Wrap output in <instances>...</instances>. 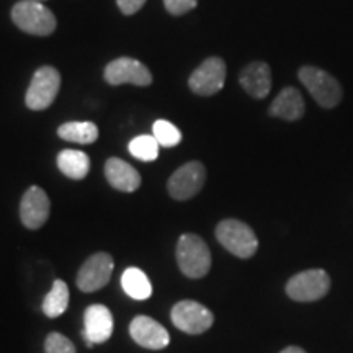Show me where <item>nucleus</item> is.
Masks as SVG:
<instances>
[{"instance_id": "12", "label": "nucleus", "mask_w": 353, "mask_h": 353, "mask_svg": "<svg viewBox=\"0 0 353 353\" xmlns=\"http://www.w3.org/2000/svg\"><path fill=\"white\" fill-rule=\"evenodd\" d=\"M114 321L110 309L103 304H92L83 314L82 337L87 347L92 348L95 343H105L113 335Z\"/></svg>"}, {"instance_id": "25", "label": "nucleus", "mask_w": 353, "mask_h": 353, "mask_svg": "<svg viewBox=\"0 0 353 353\" xmlns=\"http://www.w3.org/2000/svg\"><path fill=\"white\" fill-rule=\"evenodd\" d=\"M198 0H164V6L170 15L180 17L192 12L196 7Z\"/></svg>"}, {"instance_id": "16", "label": "nucleus", "mask_w": 353, "mask_h": 353, "mask_svg": "<svg viewBox=\"0 0 353 353\" xmlns=\"http://www.w3.org/2000/svg\"><path fill=\"white\" fill-rule=\"evenodd\" d=\"M304 112H306V103H304L301 92L294 87H285L268 108L270 117L280 118L285 121L301 120Z\"/></svg>"}, {"instance_id": "18", "label": "nucleus", "mask_w": 353, "mask_h": 353, "mask_svg": "<svg viewBox=\"0 0 353 353\" xmlns=\"http://www.w3.org/2000/svg\"><path fill=\"white\" fill-rule=\"evenodd\" d=\"M57 167L65 176L72 180H82L90 170V159L85 152L64 149L57 154Z\"/></svg>"}, {"instance_id": "10", "label": "nucleus", "mask_w": 353, "mask_h": 353, "mask_svg": "<svg viewBox=\"0 0 353 353\" xmlns=\"http://www.w3.org/2000/svg\"><path fill=\"white\" fill-rule=\"evenodd\" d=\"M114 263L107 252H97L88 257L77 273V286L83 293H94L108 285Z\"/></svg>"}, {"instance_id": "4", "label": "nucleus", "mask_w": 353, "mask_h": 353, "mask_svg": "<svg viewBox=\"0 0 353 353\" xmlns=\"http://www.w3.org/2000/svg\"><path fill=\"white\" fill-rule=\"evenodd\" d=\"M216 239L239 259H250L259 249V239L252 228L239 219L221 221L216 226Z\"/></svg>"}, {"instance_id": "13", "label": "nucleus", "mask_w": 353, "mask_h": 353, "mask_svg": "<svg viewBox=\"0 0 353 353\" xmlns=\"http://www.w3.org/2000/svg\"><path fill=\"white\" fill-rule=\"evenodd\" d=\"M51 201L41 187H30L20 201V219L25 228L39 229L50 218Z\"/></svg>"}, {"instance_id": "27", "label": "nucleus", "mask_w": 353, "mask_h": 353, "mask_svg": "<svg viewBox=\"0 0 353 353\" xmlns=\"http://www.w3.org/2000/svg\"><path fill=\"white\" fill-rule=\"evenodd\" d=\"M280 353H306V352H304L301 347H294V345H291V347H286L285 350H281Z\"/></svg>"}, {"instance_id": "11", "label": "nucleus", "mask_w": 353, "mask_h": 353, "mask_svg": "<svg viewBox=\"0 0 353 353\" xmlns=\"http://www.w3.org/2000/svg\"><path fill=\"white\" fill-rule=\"evenodd\" d=\"M103 76L110 85L132 83V85L148 87L152 83L151 70L132 57H118V59L112 61L105 68Z\"/></svg>"}, {"instance_id": "17", "label": "nucleus", "mask_w": 353, "mask_h": 353, "mask_svg": "<svg viewBox=\"0 0 353 353\" xmlns=\"http://www.w3.org/2000/svg\"><path fill=\"white\" fill-rule=\"evenodd\" d=\"M105 176L118 192L131 193L141 187V175L134 167L118 157H110L105 164Z\"/></svg>"}, {"instance_id": "9", "label": "nucleus", "mask_w": 353, "mask_h": 353, "mask_svg": "<svg viewBox=\"0 0 353 353\" xmlns=\"http://www.w3.org/2000/svg\"><path fill=\"white\" fill-rule=\"evenodd\" d=\"M206 182V169L201 162L192 161L176 169L167 183L170 196L174 200L185 201L201 192Z\"/></svg>"}, {"instance_id": "1", "label": "nucleus", "mask_w": 353, "mask_h": 353, "mask_svg": "<svg viewBox=\"0 0 353 353\" xmlns=\"http://www.w3.org/2000/svg\"><path fill=\"white\" fill-rule=\"evenodd\" d=\"M298 79L319 107L335 108L342 101L343 90L341 82L327 70L316 65H303L298 70Z\"/></svg>"}, {"instance_id": "3", "label": "nucleus", "mask_w": 353, "mask_h": 353, "mask_svg": "<svg viewBox=\"0 0 353 353\" xmlns=\"http://www.w3.org/2000/svg\"><path fill=\"white\" fill-rule=\"evenodd\" d=\"M12 20L21 32L34 37H48L54 33L56 17L50 8L37 0H20L12 8Z\"/></svg>"}, {"instance_id": "19", "label": "nucleus", "mask_w": 353, "mask_h": 353, "mask_svg": "<svg viewBox=\"0 0 353 353\" xmlns=\"http://www.w3.org/2000/svg\"><path fill=\"white\" fill-rule=\"evenodd\" d=\"M121 286L128 296L136 301H144L152 296V285L148 275L136 267H130L123 272Z\"/></svg>"}, {"instance_id": "5", "label": "nucleus", "mask_w": 353, "mask_h": 353, "mask_svg": "<svg viewBox=\"0 0 353 353\" xmlns=\"http://www.w3.org/2000/svg\"><path fill=\"white\" fill-rule=\"evenodd\" d=\"M61 88V74L52 65H43L33 74L28 90L25 95V103L30 110L41 112L54 103L57 92Z\"/></svg>"}, {"instance_id": "28", "label": "nucleus", "mask_w": 353, "mask_h": 353, "mask_svg": "<svg viewBox=\"0 0 353 353\" xmlns=\"http://www.w3.org/2000/svg\"><path fill=\"white\" fill-rule=\"evenodd\" d=\"M37 2H43V0H37Z\"/></svg>"}, {"instance_id": "22", "label": "nucleus", "mask_w": 353, "mask_h": 353, "mask_svg": "<svg viewBox=\"0 0 353 353\" xmlns=\"http://www.w3.org/2000/svg\"><path fill=\"white\" fill-rule=\"evenodd\" d=\"M131 156L143 162H152L159 156V143L151 134H143L134 138L128 145Z\"/></svg>"}, {"instance_id": "24", "label": "nucleus", "mask_w": 353, "mask_h": 353, "mask_svg": "<svg viewBox=\"0 0 353 353\" xmlns=\"http://www.w3.org/2000/svg\"><path fill=\"white\" fill-rule=\"evenodd\" d=\"M44 353H76V345L65 335L51 332L44 341Z\"/></svg>"}, {"instance_id": "2", "label": "nucleus", "mask_w": 353, "mask_h": 353, "mask_svg": "<svg viewBox=\"0 0 353 353\" xmlns=\"http://www.w3.org/2000/svg\"><path fill=\"white\" fill-rule=\"evenodd\" d=\"M176 262L185 276L203 278L211 268V252L206 242L196 234H183L176 242Z\"/></svg>"}, {"instance_id": "23", "label": "nucleus", "mask_w": 353, "mask_h": 353, "mask_svg": "<svg viewBox=\"0 0 353 353\" xmlns=\"http://www.w3.org/2000/svg\"><path fill=\"white\" fill-rule=\"evenodd\" d=\"M152 136L159 145H164V148H174L182 141V132L179 128L167 120H157L154 123Z\"/></svg>"}, {"instance_id": "20", "label": "nucleus", "mask_w": 353, "mask_h": 353, "mask_svg": "<svg viewBox=\"0 0 353 353\" xmlns=\"http://www.w3.org/2000/svg\"><path fill=\"white\" fill-rule=\"evenodd\" d=\"M57 134L68 143L94 144L99 139V128L92 121H69L59 126Z\"/></svg>"}, {"instance_id": "7", "label": "nucleus", "mask_w": 353, "mask_h": 353, "mask_svg": "<svg viewBox=\"0 0 353 353\" xmlns=\"http://www.w3.org/2000/svg\"><path fill=\"white\" fill-rule=\"evenodd\" d=\"M170 319L175 327L182 330V332L198 335L210 330L214 322V316L208 307L203 306L198 301L185 299V301H179L172 307Z\"/></svg>"}, {"instance_id": "26", "label": "nucleus", "mask_w": 353, "mask_h": 353, "mask_svg": "<svg viewBox=\"0 0 353 353\" xmlns=\"http://www.w3.org/2000/svg\"><path fill=\"white\" fill-rule=\"evenodd\" d=\"M117 3L123 15H134L136 12L143 8L145 0H117Z\"/></svg>"}, {"instance_id": "21", "label": "nucleus", "mask_w": 353, "mask_h": 353, "mask_svg": "<svg viewBox=\"0 0 353 353\" xmlns=\"http://www.w3.org/2000/svg\"><path fill=\"white\" fill-rule=\"evenodd\" d=\"M69 306V286L63 280H56L52 283L50 293L44 296L43 301V312L50 319L63 316L65 309Z\"/></svg>"}, {"instance_id": "6", "label": "nucleus", "mask_w": 353, "mask_h": 353, "mask_svg": "<svg viewBox=\"0 0 353 353\" xmlns=\"http://www.w3.org/2000/svg\"><path fill=\"white\" fill-rule=\"evenodd\" d=\"M330 290V278L325 270L312 268V270L299 272L293 275L286 283V294L299 303H312L324 298Z\"/></svg>"}, {"instance_id": "8", "label": "nucleus", "mask_w": 353, "mask_h": 353, "mask_svg": "<svg viewBox=\"0 0 353 353\" xmlns=\"http://www.w3.org/2000/svg\"><path fill=\"white\" fill-rule=\"evenodd\" d=\"M226 82V63L218 56L208 57L193 70L188 79V87L193 94L211 97L223 90Z\"/></svg>"}, {"instance_id": "14", "label": "nucleus", "mask_w": 353, "mask_h": 353, "mask_svg": "<svg viewBox=\"0 0 353 353\" xmlns=\"http://www.w3.org/2000/svg\"><path fill=\"white\" fill-rule=\"evenodd\" d=\"M131 339L148 350H162L170 343V335L162 324L149 316H138L130 324Z\"/></svg>"}, {"instance_id": "15", "label": "nucleus", "mask_w": 353, "mask_h": 353, "mask_svg": "<svg viewBox=\"0 0 353 353\" xmlns=\"http://www.w3.org/2000/svg\"><path fill=\"white\" fill-rule=\"evenodd\" d=\"M239 83L242 88L254 99L262 100L270 94L272 70L270 65L263 61H254L247 64L239 74Z\"/></svg>"}]
</instances>
